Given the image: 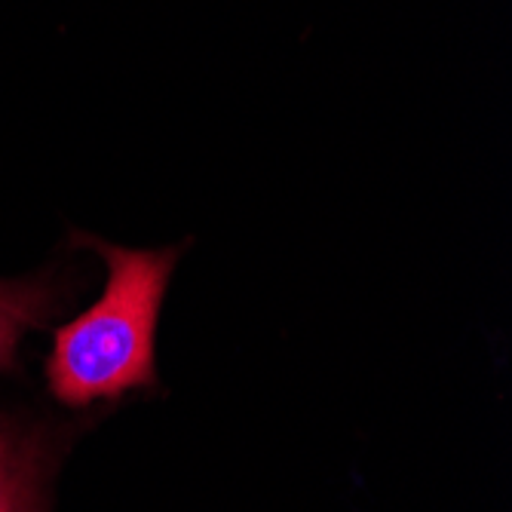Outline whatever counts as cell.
Segmentation results:
<instances>
[{
  "instance_id": "1",
  "label": "cell",
  "mask_w": 512,
  "mask_h": 512,
  "mask_svg": "<svg viewBox=\"0 0 512 512\" xmlns=\"http://www.w3.org/2000/svg\"><path fill=\"white\" fill-rule=\"evenodd\" d=\"M108 261L102 298L56 332L46 365L50 390L65 405L117 399L154 384V335L166 283L181 249H123L77 237Z\"/></svg>"
},
{
  "instance_id": "2",
  "label": "cell",
  "mask_w": 512,
  "mask_h": 512,
  "mask_svg": "<svg viewBox=\"0 0 512 512\" xmlns=\"http://www.w3.org/2000/svg\"><path fill=\"white\" fill-rule=\"evenodd\" d=\"M56 307L53 279H16L0 283V371L16 365L19 338L43 322V316Z\"/></svg>"
},
{
  "instance_id": "3",
  "label": "cell",
  "mask_w": 512,
  "mask_h": 512,
  "mask_svg": "<svg viewBox=\"0 0 512 512\" xmlns=\"http://www.w3.org/2000/svg\"><path fill=\"white\" fill-rule=\"evenodd\" d=\"M0 512H40V454L10 433H0Z\"/></svg>"
}]
</instances>
